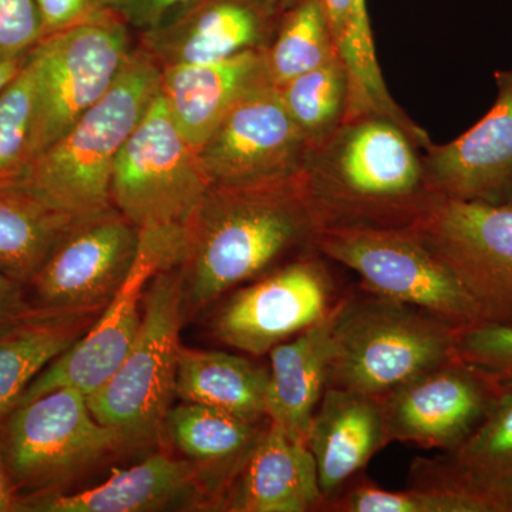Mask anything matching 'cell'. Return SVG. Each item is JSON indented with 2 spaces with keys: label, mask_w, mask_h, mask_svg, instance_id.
Segmentation results:
<instances>
[{
  "label": "cell",
  "mask_w": 512,
  "mask_h": 512,
  "mask_svg": "<svg viewBox=\"0 0 512 512\" xmlns=\"http://www.w3.org/2000/svg\"><path fill=\"white\" fill-rule=\"evenodd\" d=\"M460 330L363 288L336 303L326 387L382 397L456 356Z\"/></svg>",
  "instance_id": "4"
},
{
  "label": "cell",
  "mask_w": 512,
  "mask_h": 512,
  "mask_svg": "<svg viewBox=\"0 0 512 512\" xmlns=\"http://www.w3.org/2000/svg\"><path fill=\"white\" fill-rule=\"evenodd\" d=\"M336 302L325 264L303 255L235 292L212 329L224 345L261 357L328 315Z\"/></svg>",
  "instance_id": "14"
},
{
  "label": "cell",
  "mask_w": 512,
  "mask_h": 512,
  "mask_svg": "<svg viewBox=\"0 0 512 512\" xmlns=\"http://www.w3.org/2000/svg\"><path fill=\"white\" fill-rule=\"evenodd\" d=\"M160 87V64L146 47H134L109 92L59 141L0 185L22 188L76 220L110 210L116 158Z\"/></svg>",
  "instance_id": "3"
},
{
  "label": "cell",
  "mask_w": 512,
  "mask_h": 512,
  "mask_svg": "<svg viewBox=\"0 0 512 512\" xmlns=\"http://www.w3.org/2000/svg\"><path fill=\"white\" fill-rule=\"evenodd\" d=\"M409 483L464 495L484 512H512V382L500 384L487 416L463 444L417 458Z\"/></svg>",
  "instance_id": "17"
},
{
  "label": "cell",
  "mask_w": 512,
  "mask_h": 512,
  "mask_svg": "<svg viewBox=\"0 0 512 512\" xmlns=\"http://www.w3.org/2000/svg\"><path fill=\"white\" fill-rule=\"evenodd\" d=\"M269 369L248 357L221 350L178 352L175 397L251 421L268 420L266 386Z\"/></svg>",
  "instance_id": "25"
},
{
  "label": "cell",
  "mask_w": 512,
  "mask_h": 512,
  "mask_svg": "<svg viewBox=\"0 0 512 512\" xmlns=\"http://www.w3.org/2000/svg\"><path fill=\"white\" fill-rule=\"evenodd\" d=\"M286 109L313 148L322 146L345 121L349 80L339 57L278 87Z\"/></svg>",
  "instance_id": "29"
},
{
  "label": "cell",
  "mask_w": 512,
  "mask_h": 512,
  "mask_svg": "<svg viewBox=\"0 0 512 512\" xmlns=\"http://www.w3.org/2000/svg\"><path fill=\"white\" fill-rule=\"evenodd\" d=\"M271 83L266 49L218 62L161 67L160 93L185 140L198 150L245 94Z\"/></svg>",
  "instance_id": "22"
},
{
  "label": "cell",
  "mask_w": 512,
  "mask_h": 512,
  "mask_svg": "<svg viewBox=\"0 0 512 512\" xmlns=\"http://www.w3.org/2000/svg\"><path fill=\"white\" fill-rule=\"evenodd\" d=\"M279 22L259 0H197L163 28L144 33L141 46L161 67L218 62L268 49Z\"/></svg>",
  "instance_id": "19"
},
{
  "label": "cell",
  "mask_w": 512,
  "mask_h": 512,
  "mask_svg": "<svg viewBox=\"0 0 512 512\" xmlns=\"http://www.w3.org/2000/svg\"><path fill=\"white\" fill-rule=\"evenodd\" d=\"M26 60H28V57L25 60H0V93L8 86L10 80L19 73Z\"/></svg>",
  "instance_id": "39"
},
{
  "label": "cell",
  "mask_w": 512,
  "mask_h": 512,
  "mask_svg": "<svg viewBox=\"0 0 512 512\" xmlns=\"http://www.w3.org/2000/svg\"><path fill=\"white\" fill-rule=\"evenodd\" d=\"M336 512H484L471 498L439 488L384 490L369 481L353 480L325 507Z\"/></svg>",
  "instance_id": "30"
},
{
  "label": "cell",
  "mask_w": 512,
  "mask_h": 512,
  "mask_svg": "<svg viewBox=\"0 0 512 512\" xmlns=\"http://www.w3.org/2000/svg\"><path fill=\"white\" fill-rule=\"evenodd\" d=\"M22 500V494L10 477L2 439H0V512H20Z\"/></svg>",
  "instance_id": "38"
},
{
  "label": "cell",
  "mask_w": 512,
  "mask_h": 512,
  "mask_svg": "<svg viewBox=\"0 0 512 512\" xmlns=\"http://www.w3.org/2000/svg\"><path fill=\"white\" fill-rule=\"evenodd\" d=\"M39 315L30 301L28 285L0 269V340Z\"/></svg>",
  "instance_id": "37"
},
{
  "label": "cell",
  "mask_w": 512,
  "mask_h": 512,
  "mask_svg": "<svg viewBox=\"0 0 512 512\" xmlns=\"http://www.w3.org/2000/svg\"><path fill=\"white\" fill-rule=\"evenodd\" d=\"M140 231L116 208L82 218L57 244L28 284L45 315L103 313L130 275Z\"/></svg>",
  "instance_id": "13"
},
{
  "label": "cell",
  "mask_w": 512,
  "mask_h": 512,
  "mask_svg": "<svg viewBox=\"0 0 512 512\" xmlns=\"http://www.w3.org/2000/svg\"><path fill=\"white\" fill-rule=\"evenodd\" d=\"M313 148L286 109L278 87L245 94L197 150L210 188H244L302 177Z\"/></svg>",
  "instance_id": "11"
},
{
  "label": "cell",
  "mask_w": 512,
  "mask_h": 512,
  "mask_svg": "<svg viewBox=\"0 0 512 512\" xmlns=\"http://www.w3.org/2000/svg\"><path fill=\"white\" fill-rule=\"evenodd\" d=\"M133 50L130 26L113 10L45 37L35 47L30 55L35 116L28 163L109 92Z\"/></svg>",
  "instance_id": "7"
},
{
  "label": "cell",
  "mask_w": 512,
  "mask_h": 512,
  "mask_svg": "<svg viewBox=\"0 0 512 512\" xmlns=\"http://www.w3.org/2000/svg\"><path fill=\"white\" fill-rule=\"evenodd\" d=\"M390 443L379 397L326 387L306 436L318 471L322 511Z\"/></svg>",
  "instance_id": "20"
},
{
  "label": "cell",
  "mask_w": 512,
  "mask_h": 512,
  "mask_svg": "<svg viewBox=\"0 0 512 512\" xmlns=\"http://www.w3.org/2000/svg\"><path fill=\"white\" fill-rule=\"evenodd\" d=\"M305 174L284 183L210 188L185 228L177 269L185 316L255 281L318 234Z\"/></svg>",
  "instance_id": "1"
},
{
  "label": "cell",
  "mask_w": 512,
  "mask_h": 512,
  "mask_svg": "<svg viewBox=\"0 0 512 512\" xmlns=\"http://www.w3.org/2000/svg\"><path fill=\"white\" fill-rule=\"evenodd\" d=\"M43 39L111 10L113 0H35ZM42 39V40H43Z\"/></svg>",
  "instance_id": "36"
},
{
  "label": "cell",
  "mask_w": 512,
  "mask_h": 512,
  "mask_svg": "<svg viewBox=\"0 0 512 512\" xmlns=\"http://www.w3.org/2000/svg\"><path fill=\"white\" fill-rule=\"evenodd\" d=\"M414 138L396 121L360 116L313 151L305 190L319 229H407L439 198Z\"/></svg>",
  "instance_id": "2"
},
{
  "label": "cell",
  "mask_w": 512,
  "mask_h": 512,
  "mask_svg": "<svg viewBox=\"0 0 512 512\" xmlns=\"http://www.w3.org/2000/svg\"><path fill=\"white\" fill-rule=\"evenodd\" d=\"M456 355L497 383L512 382V326L478 325L460 330Z\"/></svg>",
  "instance_id": "33"
},
{
  "label": "cell",
  "mask_w": 512,
  "mask_h": 512,
  "mask_svg": "<svg viewBox=\"0 0 512 512\" xmlns=\"http://www.w3.org/2000/svg\"><path fill=\"white\" fill-rule=\"evenodd\" d=\"M33 116L35 70L29 56L0 93V184L15 177L28 163Z\"/></svg>",
  "instance_id": "31"
},
{
  "label": "cell",
  "mask_w": 512,
  "mask_h": 512,
  "mask_svg": "<svg viewBox=\"0 0 512 512\" xmlns=\"http://www.w3.org/2000/svg\"><path fill=\"white\" fill-rule=\"evenodd\" d=\"M76 221L22 188L0 185V269L28 285Z\"/></svg>",
  "instance_id": "27"
},
{
  "label": "cell",
  "mask_w": 512,
  "mask_h": 512,
  "mask_svg": "<svg viewBox=\"0 0 512 512\" xmlns=\"http://www.w3.org/2000/svg\"><path fill=\"white\" fill-rule=\"evenodd\" d=\"M194 2L197 0H113L111 10L144 35L163 28Z\"/></svg>",
  "instance_id": "35"
},
{
  "label": "cell",
  "mask_w": 512,
  "mask_h": 512,
  "mask_svg": "<svg viewBox=\"0 0 512 512\" xmlns=\"http://www.w3.org/2000/svg\"><path fill=\"white\" fill-rule=\"evenodd\" d=\"M265 8L271 10L275 15L281 16L284 15L286 10L292 8L298 0H259Z\"/></svg>",
  "instance_id": "40"
},
{
  "label": "cell",
  "mask_w": 512,
  "mask_h": 512,
  "mask_svg": "<svg viewBox=\"0 0 512 512\" xmlns=\"http://www.w3.org/2000/svg\"><path fill=\"white\" fill-rule=\"evenodd\" d=\"M491 110L444 146H430L423 160L427 187L453 200L512 205V69L495 73Z\"/></svg>",
  "instance_id": "16"
},
{
  "label": "cell",
  "mask_w": 512,
  "mask_h": 512,
  "mask_svg": "<svg viewBox=\"0 0 512 512\" xmlns=\"http://www.w3.org/2000/svg\"><path fill=\"white\" fill-rule=\"evenodd\" d=\"M10 477L22 497L64 491L72 481L126 450L97 421L86 394L62 387L20 404L0 420Z\"/></svg>",
  "instance_id": "6"
},
{
  "label": "cell",
  "mask_w": 512,
  "mask_h": 512,
  "mask_svg": "<svg viewBox=\"0 0 512 512\" xmlns=\"http://www.w3.org/2000/svg\"><path fill=\"white\" fill-rule=\"evenodd\" d=\"M268 423L269 419L251 421L212 407L183 402L171 407L161 437L194 464L211 510L217 511Z\"/></svg>",
  "instance_id": "23"
},
{
  "label": "cell",
  "mask_w": 512,
  "mask_h": 512,
  "mask_svg": "<svg viewBox=\"0 0 512 512\" xmlns=\"http://www.w3.org/2000/svg\"><path fill=\"white\" fill-rule=\"evenodd\" d=\"M208 190L197 150L158 93L116 158L111 204L138 231H183Z\"/></svg>",
  "instance_id": "8"
},
{
  "label": "cell",
  "mask_w": 512,
  "mask_h": 512,
  "mask_svg": "<svg viewBox=\"0 0 512 512\" xmlns=\"http://www.w3.org/2000/svg\"><path fill=\"white\" fill-rule=\"evenodd\" d=\"M313 251L355 271L367 291L417 306L458 330L483 325L457 279L409 229H319Z\"/></svg>",
  "instance_id": "9"
},
{
  "label": "cell",
  "mask_w": 512,
  "mask_h": 512,
  "mask_svg": "<svg viewBox=\"0 0 512 512\" xmlns=\"http://www.w3.org/2000/svg\"><path fill=\"white\" fill-rule=\"evenodd\" d=\"M335 57L338 53L320 0H298L282 15L266 49V70L271 83L282 87Z\"/></svg>",
  "instance_id": "28"
},
{
  "label": "cell",
  "mask_w": 512,
  "mask_h": 512,
  "mask_svg": "<svg viewBox=\"0 0 512 512\" xmlns=\"http://www.w3.org/2000/svg\"><path fill=\"white\" fill-rule=\"evenodd\" d=\"M211 510L197 468L167 451L121 468L96 487L77 493L25 497L20 512H151Z\"/></svg>",
  "instance_id": "18"
},
{
  "label": "cell",
  "mask_w": 512,
  "mask_h": 512,
  "mask_svg": "<svg viewBox=\"0 0 512 512\" xmlns=\"http://www.w3.org/2000/svg\"><path fill=\"white\" fill-rule=\"evenodd\" d=\"M498 390L456 355L379 399L390 440L447 453L480 426Z\"/></svg>",
  "instance_id": "15"
},
{
  "label": "cell",
  "mask_w": 512,
  "mask_h": 512,
  "mask_svg": "<svg viewBox=\"0 0 512 512\" xmlns=\"http://www.w3.org/2000/svg\"><path fill=\"white\" fill-rule=\"evenodd\" d=\"M336 53L353 80L373 79L380 73L367 0H320Z\"/></svg>",
  "instance_id": "32"
},
{
  "label": "cell",
  "mask_w": 512,
  "mask_h": 512,
  "mask_svg": "<svg viewBox=\"0 0 512 512\" xmlns=\"http://www.w3.org/2000/svg\"><path fill=\"white\" fill-rule=\"evenodd\" d=\"M184 238L185 229L140 231L136 262L113 301L86 335L29 384L15 407L62 387H74L86 396L100 389L119 369L140 332L147 285L158 272L180 264Z\"/></svg>",
  "instance_id": "12"
},
{
  "label": "cell",
  "mask_w": 512,
  "mask_h": 512,
  "mask_svg": "<svg viewBox=\"0 0 512 512\" xmlns=\"http://www.w3.org/2000/svg\"><path fill=\"white\" fill-rule=\"evenodd\" d=\"M42 39L35 0H0V60H25Z\"/></svg>",
  "instance_id": "34"
},
{
  "label": "cell",
  "mask_w": 512,
  "mask_h": 512,
  "mask_svg": "<svg viewBox=\"0 0 512 512\" xmlns=\"http://www.w3.org/2000/svg\"><path fill=\"white\" fill-rule=\"evenodd\" d=\"M407 229L446 265L483 325L512 326V205L439 197Z\"/></svg>",
  "instance_id": "10"
},
{
  "label": "cell",
  "mask_w": 512,
  "mask_h": 512,
  "mask_svg": "<svg viewBox=\"0 0 512 512\" xmlns=\"http://www.w3.org/2000/svg\"><path fill=\"white\" fill-rule=\"evenodd\" d=\"M184 318L177 266L158 272L144 293L143 322L126 359L100 389L87 396L93 416L119 434L126 450L161 439L175 397Z\"/></svg>",
  "instance_id": "5"
},
{
  "label": "cell",
  "mask_w": 512,
  "mask_h": 512,
  "mask_svg": "<svg viewBox=\"0 0 512 512\" xmlns=\"http://www.w3.org/2000/svg\"><path fill=\"white\" fill-rule=\"evenodd\" d=\"M100 315L40 313L0 340V420L12 412L29 384L86 335Z\"/></svg>",
  "instance_id": "26"
},
{
  "label": "cell",
  "mask_w": 512,
  "mask_h": 512,
  "mask_svg": "<svg viewBox=\"0 0 512 512\" xmlns=\"http://www.w3.org/2000/svg\"><path fill=\"white\" fill-rule=\"evenodd\" d=\"M336 303L328 315L268 353L266 416L299 439L306 440L326 389Z\"/></svg>",
  "instance_id": "24"
},
{
  "label": "cell",
  "mask_w": 512,
  "mask_h": 512,
  "mask_svg": "<svg viewBox=\"0 0 512 512\" xmlns=\"http://www.w3.org/2000/svg\"><path fill=\"white\" fill-rule=\"evenodd\" d=\"M318 471L306 440L269 421L217 511H322Z\"/></svg>",
  "instance_id": "21"
}]
</instances>
